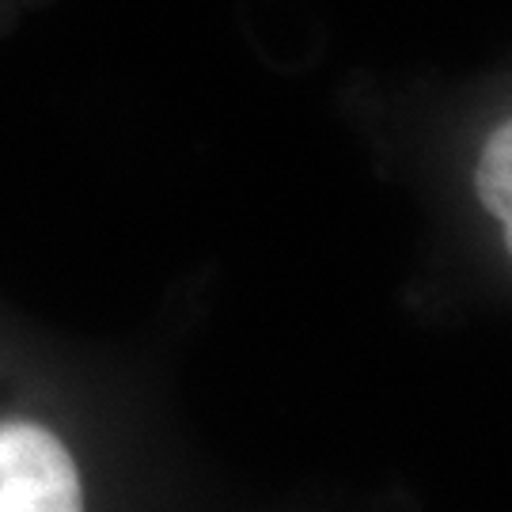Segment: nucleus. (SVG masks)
Wrapping results in <instances>:
<instances>
[{"instance_id":"nucleus-1","label":"nucleus","mask_w":512,"mask_h":512,"mask_svg":"<svg viewBox=\"0 0 512 512\" xmlns=\"http://www.w3.org/2000/svg\"><path fill=\"white\" fill-rule=\"evenodd\" d=\"M0 512H84L73 452L46 425H0Z\"/></svg>"},{"instance_id":"nucleus-2","label":"nucleus","mask_w":512,"mask_h":512,"mask_svg":"<svg viewBox=\"0 0 512 512\" xmlns=\"http://www.w3.org/2000/svg\"><path fill=\"white\" fill-rule=\"evenodd\" d=\"M509 179H512V129L509 122H497L486 141L478 148L475 164V194L482 209L501 224L505 243L512 236V198H509Z\"/></svg>"}]
</instances>
